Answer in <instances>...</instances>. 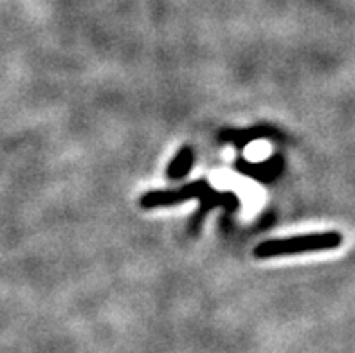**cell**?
Returning <instances> with one entry per match:
<instances>
[{
    "mask_svg": "<svg viewBox=\"0 0 355 353\" xmlns=\"http://www.w3.org/2000/svg\"><path fill=\"white\" fill-rule=\"evenodd\" d=\"M341 243L343 234L338 233V231L300 234V236L261 241L260 246L254 249V256H257V258H275V256L320 252V250L338 249Z\"/></svg>",
    "mask_w": 355,
    "mask_h": 353,
    "instance_id": "obj_1",
    "label": "cell"
},
{
    "mask_svg": "<svg viewBox=\"0 0 355 353\" xmlns=\"http://www.w3.org/2000/svg\"><path fill=\"white\" fill-rule=\"evenodd\" d=\"M211 186L207 180H195L191 184H186L179 189H155L141 197V206L144 209H153V207L175 206L180 202L189 200V198H202L211 191Z\"/></svg>",
    "mask_w": 355,
    "mask_h": 353,
    "instance_id": "obj_2",
    "label": "cell"
},
{
    "mask_svg": "<svg viewBox=\"0 0 355 353\" xmlns=\"http://www.w3.org/2000/svg\"><path fill=\"white\" fill-rule=\"evenodd\" d=\"M193 161H195V153L191 150V146L186 144L184 148H180V152L177 153L175 159L171 161V164L168 166V179L170 180H179L182 179L186 173H188L191 168H193Z\"/></svg>",
    "mask_w": 355,
    "mask_h": 353,
    "instance_id": "obj_3",
    "label": "cell"
},
{
    "mask_svg": "<svg viewBox=\"0 0 355 353\" xmlns=\"http://www.w3.org/2000/svg\"><path fill=\"white\" fill-rule=\"evenodd\" d=\"M258 137H263L260 128H254V130H248V132H236V134H224L222 139L224 141H231V143L239 144V146H243L245 143L252 141V139H258Z\"/></svg>",
    "mask_w": 355,
    "mask_h": 353,
    "instance_id": "obj_4",
    "label": "cell"
}]
</instances>
